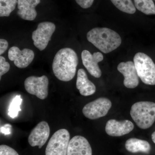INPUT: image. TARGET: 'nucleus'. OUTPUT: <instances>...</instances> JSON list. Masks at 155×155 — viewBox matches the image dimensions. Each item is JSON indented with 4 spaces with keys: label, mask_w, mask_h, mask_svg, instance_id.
I'll use <instances>...</instances> for the list:
<instances>
[{
    "label": "nucleus",
    "mask_w": 155,
    "mask_h": 155,
    "mask_svg": "<svg viewBox=\"0 0 155 155\" xmlns=\"http://www.w3.org/2000/svg\"><path fill=\"white\" fill-rule=\"evenodd\" d=\"M78 63V58L74 50L70 48L61 49L53 60L54 74L61 81H70L75 76Z\"/></svg>",
    "instance_id": "nucleus-1"
},
{
    "label": "nucleus",
    "mask_w": 155,
    "mask_h": 155,
    "mask_svg": "<svg viewBox=\"0 0 155 155\" xmlns=\"http://www.w3.org/2000/svg\"><path fill=\"white\" fill-rule=\"evenodd\" d=\"M87 38L89 42L104 54L116 49L122 43L119 34L107 28H93L87 32Z\"/></svg>",
    "instance_id": "nucleus-2"
},
{
    "label": "nucleus",
    "mask_w": 155,
    "mask_h": 155,
    "mask_svg": "<svg viewBox=\"0 0 155 155\" xmlns=\"http://www.w3.org/2000/svg\"><path fill=\"white\" fill-rule=\"evenodd\" d=\"M130 115L139 128H150L155 122V103L150 101L136 103L131 107Z\"/></svg>",
    "instance_id": "nucleus-3"
},
{
    "label": "nucleus",
    "mask_w": 155,
    "mask_h": 155,
    "mask_svg": "<svg viewBox=\"0 0 155 155\" xmlns=\"http://www.w3.org/2000/svg\"><path fill=\"white\" fill-rule=\"evenodd\" d=\"M139 77L147 85H155V64L149 56L144 53H137L134 58Z\"/></svg>",
    "instance_id": "nucleus-4"
},
{
    "label": "nucleus",
    "mask_w": 155,
    "mask_h": 155,
    "mask_svg": "<svg viewBox=\"0 0 155 155\" xmlns=\"http://www.w3.org/2000/svg\"><path fill=\"white\" fill-rule=\"evenodd\" d=\"M70 137L67 129L63 128L56 131L48 143L45 155H67Z\"/></svg>",
    "instance_id": "nucleus-5"
},
{
    "label": "nucleus",
    "mask_w": 155,
    "mask_h": 155,
    "mask_svg": "<svg viewBox=\"0 0 155 155\" xmlns=\"http://www.w3.org/2000/svg\"><path fill=\"white\" fill-rule=\"evenodd\" d=\"M56 29L54 23L44 22L39 23L37 28L32 32V39L35 47L40 51L46 48Z\"/></svg>",
    "instance_id": "nucleus-6"
},
{
    "label": "nucleus",
    "mask_w": 155,
    "mask_h": 155,
    "mask_svg": "<svg viewBox=\"0 0 155 155\" xmlns=\"http://www.w3.org/2000/svg\"><path fill=\"white\" fill-rule=\"evenodd\" d=\"M112 107L111 101L105 97H100L87 104L82 109L86 118L94 120L107 115Z\"/></svg>",
    "instance_id": "nucleus-7"
},
{
    "label": "nucleus",
    "mask_w": 155,
    "mask_h": 155,
    "mask_svg": "<svg viewBox=\"0 0 155 155\" xmlns=\"http://www.w3.org/2000/svg\"><path fill=\"white\" fill-rule=\"evenodd\" d=\"M49 80L45 75L41 77L29 76L24 81V87L29 94L36 96L41 100H45L48 94Z\"/></svg>",
    "instance_id": "nucleus-8"
},
{
    "label": "nucleus",
    "mask_w": 155,
    "mask_h": 155,
    "mask_svg": "<svg viewBox=\"0 0 155 155\" xmlns=\"http://www.w3.org/2000/svg\"><path fill=\"white\" fill-rule=\"evenodd\" d=\"M49 125L45 121H41L33 128L29 134L28 142L31 146L41 148L49 137Z\"/></svg>",
    "instance_id": "nucleus-9"
},
{
    "label": "nucleus",
    "mask_w": 155,
    "mask_h": 155,
    "mask_svg": "<svg viewBox=\"0 0 155 155\" xmlns=\"http://www.w3.org/2000/svg\"><path fill=\"white\" fill-rule=\"evenodd\" d=\"M8 58L14 61L15 66L20 69L28 67L33 61L35 54L33 51L28 48L21 51L17 47H12L9 50Z\"/></svg>",
    "instance_id": "nucleus-10"
},
{
    "label": "nucleus",
    "mask_w": 155,
    "mask_h": 155,
    "mask_svg": "<svg viewBox=\"0 0 155 155\" xmlns=\"http://www.w3.org/2000/svg\"><path fill=\"white\" fill-rule=\"evenodd\" d=\"M81 59L84 66L89 73L95 78H99L102 72L98 63L103 61L104 56L101 52H95L93 54L87 50H84L81 53Z\"/></svg>",
    "instance_id": "nucleus-11"
},
{
    "label": "nucleus",
    "mask_w": 155,
    "mask_h": 155,
    "mask_svg": "<svg viewBox=\"0 0 155 155\" xmlns=\"http://www.w3.org/2000/svg\"><path fill=\"white\" fill-rule=\"evenodd\" d=\"M117 69L124 75V85L128 88L133 89L138 86L139 76L134 63L129 61L119 64Z\"/></svg>",
    "instance_id": "nucleus-12"
},
{
    "label": "nucleus",
    "mask_w": 155,
    "mask_h": 155,
    "mask_svg": "<svg viewBox=\"0 0 155 155\" xmlns=\"http://www.w3.org/2000/svg\"><path fill=\"white\" fill-rule=\"evenodd\" d=\"M134 125L128 120L118 121L110 119L107 122L105 127L106 133L112 137H121L128 134L133 130Z\"/></svg>",
    "instance_id": "nucleus-13"
},
{
    "label": "nucleus",
    "mask_w": 155,
    "mask_h": 155,
    "mask_svg": "<svg viewBox=\"0 0 155 155\" xmlns=\"http://www.w3.org/2000/svg\"><path fill=\"white\" fill-rule=\"evenodd\" d=\"M67 155H92L91 147L86 138L75 136L69 141Z\"/></svg>",
    "instance_id": "nucleus-14"
},
{
    "label": "nucleus",
    "mask_w": 155,
    "mask_h": 155,
    "mask_svg": "<svg viewBox=\"0 0 155 155\" xmlns=\"http://www.w3.org/2000/svg\"><path fill=\"white\" fill-rule=\"evenodd\" d=\"M40 3V0H17V15L24 20H34L37 15L35 8Z\"/></svg>",
    "instance_id": "nucleus-15"
},
{
    "label": "nucleus",
    "mask_w": 155,
    "mask_h": 155,
    "mask_svg": "<svg viewBox=\"0 0 155 155\" xmlns=\"http://www.w3.org/2000/svg\"><path fill=\"white\" fill-rule=\"evenodd\" d=\"M76 87L80 94L84 96L91 95L96 91L95 85L89 80L86 72L83 69H78V71Z\"/></svg>",
    "instance_id": "nucleus-16"
},
{
    "label": "nucleus",
    "mask_w": 155,
    "mask_h": 155,
    "mask_svg": "<svg viewBox=\"0 0 155 155\" xmlns=\"http://www.w3.org/2000/svg\"><path fill=\"white\" fill-rule=\"evenodd\" d=\"M125 147L127 151L132 153L141 152L149 153L151 149L148 142L135 138L127 140L125 142Z\"/></svg>",
    "instance_id": "nucleus-17"
},
{
    "label": "nucleus",
    "mask_w": 155,
    "mask_h": 155,
    "mask_svg": "<svg viewBox=\"0 0 155 155\" xmlns=\"http://www.w3.org/2000/svg\"><path fill=\"white\" fill-rule=\"evenodd\" d=\"M135 8L146 15L155 14V5L153 0H134Z\"/></svg>",
    "instance_id": "nucleus-18"
},
{
    "label": "nucleus",
    "mask_w": 155,
    "mask_h": 155,
    "mask_svg": "<svg viewBox=\"0 0 155 155\" xmlns=\"http://www.w3.org/2000/svg\"><path fill=\"white\" fill-rule=\"evenodd\" d=\"M114 6L120 11L127 14H133L136 12V8L132 0H110Z\"/></svg>",
    "instance_id": "nucleus-19"
},
{
    "label": "nucleus",
    "mask_w": 155,
    "mask_h": 155,
    "mask_svg": "<svg viewBox=\"0 0 155 155\" xmlns=\"http://www.w3.org/2000/svg\"><path fill=\"white\" fill-rule=\"evenodd\" d=\"M17 4V0H0V17H9Z\"/></svg>",
    "instance_id": "nucleus-20"
},
{
    "label": "nucleus",
    "mask_w": 155,
    "mask_h": 155,
    "mask_svg": "<svg viewBox=\"0 0 155 155\" xmlns=\"http://www.w3.org/2000/svg\"><path fill=\"white\" fill-rule=\"evenodd\" d=\"M22 101L20 95L16 96L12 100L8 109V115L11 118L14 119L18 116L19 111L21 110L20 105Z\"/></svg>",
    "instance_id": "nucleus-21"
},
{
    "label": "nucleus",
    "mask_w": 155,
    "mask_h": 155,
    "mask_svg": "<svg viewBox=\"0 0 155 155\" xmlns=\"http://www.w3.org/2000/svg\"><path fill=\"white\" fill-rule=\"evenodd\" d=\"M10 68V64L6 62L5 58L1 56L0 57V79L2 75L8 72Z\"/></svg>",
    "instance_id": "nucleus-22"
},
{
    "label": "nucleus",
    "mask_w": 155,
    "mask_h": 155,
    "mask_svg": "<svg viewBox=\"0 0 155 155\" xmlns=\"http://www.w3.org/2000/svg\"><path fill=\"white\" fill-rule=\"evenodd\" d=\"M0 155H19L14 149L6 145L0 146Z\"/></svg>",
    "instance_id": "nucleus-23"
},
{
    "label": "nucleus",
    "mask_w": 155,
    "mask_h": 155,
    "mask_svg": "<svg viewBox=\"0 0 155 155\" xmlns=\"http://www.w3.org/2000/svg\"><path fill=\"white\" fill-rule=\"evenodd\" d=\"M75 1L82 8L87 9L91 7L94 0H75Z\"/></svg>",
    "instance_id": "nucleus-24"
},
{
    "label": "nucleus",
    "mask_w": 155,
    "mask_h": 155,
    "mask_svg": "<svg viewBox=\"0 0 155 155\" xmlns=\"http://www.w3.org/2000/svg\"><path fill=\"white\" fill-rule=\"evenodd\" d=\"M8 47V43L6 40L1 38L0 39V54L5 53Z\"/></svg>",
    "instance_id": "nucleus-25"
},
{
    "label": "nucleus",
    "mask_w": 155,
    "mask_h": 155,
    "mask_svg": "<svg viewBox=\"0 0 155 155\" xmlns=\"http://www.w3.org/2000/svg\"><path fill=\"white\" fill-rule=\"evenodd\" d=\"M12 126L10 124H7L1 127V132L5 135L10 134L11 133Z\"/></svg>",
    "instance_id": "nucleus-26"
},
{
    "label": "nucleus",
    "mask_w": 155,
    "mask_h": 155,
    "mask_svg": "<svg viewBox=\"0 0 155 155\" xmlns=\"http://www.w3.org/2000/svg\"><path fill=\"white\" fill-rule=\"evenodd\" d=\"M152 139L154 143H155V131L153 132L151 135Z\"/></svg>",
    "instance_id": "nucleus-27"
}]
</instances>
